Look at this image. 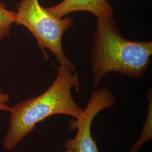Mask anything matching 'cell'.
Returning a JSON list of instances; mask_svg holds the SVG:
<instances>
[{
	"instance_id": "obj_1",
	"label": "cell",
	"mask_w": 152,
	"mask_h": 152,
	"mask_svg": "<svg viewBox=\"0 0 152 152\" xmlns=\"http://www.w3.org/2000/svg\"><path fill=\"white\" fill-rule=\"evenodd\" d=\"M75 87L79 89L76 71L60 65L56 78L47 90L35 98L21 102L11 107L10 126L3 141L4 148L11 151L32 132L38 123L51 116L62 114L76 120L84 114L71 94Z\"/></svg>"
},
{
	"instance_id": "obj_2",
	"label": "cell",
	"mask_w": 152,
	"mask_h": 152,
	"mask_svg": "<svg viewBox=\"0 0 152 152\" xmlns=\"http://www.w3.org/2000/svg\"><path fill=\"white\" fill-rule=\"evenodd\" d=\"M91 53L93 85L96 88L111 72L134 79L144 76L151 62L152 41L124 38L112 16L97 18Z\"/></svg>"
},
{
	"instance_id": "obj_3",
	"label": "cell",
	"mask_w": 152,
	"mask_h": 152,
	"mask_svg": "<svg viewBox=\"0 0 152 152\" xmlns=\"http://www.w3.org/2000/svg\"><path fill=\"white\" fill-rule=\"evenodd\" d=\"M14 23L27 28L45 56H48L45 49L49 50L60 65L75 71V66L65 55L61 42L63 34L74 25L71 16L58 18L41 5L39 0H22L18 5Z\"/></svg>"
},
{
	"instance_id": "obj_4",
	"label": "cell",
	"mask_w": 152,
	"mask_h": 152,
	"mask_svg": "<svg viewBox=\"0 0 152 152\" xmlns=\"http://www.w3.org/2000/svg\"><path fill=\"white\" fill-rule=\"evenodd\" d=\"M114 94L107 87L98 88L91 92V96L84 114L79 120H72L69 124L71 130H77L76 136L67 139L64 147L76 152H99L96 141L91 135L93 120L102 110L112 108L115 104Z\"/></svg>"
},
{
	"instance_id": "obj_5",
	"label": "cell",
	"mask_w": 152,
	"mask_h": 152,
	"mask_svg": "<svg viewBox=\"0 0 152 152\" xmlns=\"http://www.w3.org/2000/svg\"><path fill=\"white\" fill-rule=\"evenodd\" d=\"M46 9L58 18L76 11L89 12L96 18L113 15V7L108 0H63L56 5Z\"/></svg>"
},
{
	"instance_id": "obj_6",
	"label": "cell",
	"mask_w": 152,
	"mask_h": 152,
	"mask_svg": "<svg viewBox=\"0 0 152 152\" xmlns=\"http://www.w3.org/2000/svg\"><path fill=\"white\" fill-rule=\"evenodd\" d=\"M152 90L150 89L147 93L148 100V109L147 117L144 121L142 129L138 140L131 147L130 152H138L147 141L152 140Z\"/></svg>"
},
{
	"instance_id": "obj_7",
	"label": "cell",
	"mask_w": 152,
	"mask_h": 152,
	"mask_svg": "<svg viewBox=\"0 0 152 152\" xmlns=\"http://www.w3.org/2000/svg\"><path fill=\"white\" fill-rule=\"evenodd\" d=\"M15 20V12L8 10L5 5L0 2V41L10 35Z\"/></svg>"
},
{
	"instance_id": "obj_8",
	"label": "cell",
	"mask_w": 152,
	"mask_h": 152,
	"mask_svg": "<svg viewBox=\"0 0 152 152\" xmlns=\"http://www.w3.org/2000/svg\"><path fill=\"white\" fill-rule=\"evenodd\" d=\"M9 99L10 95L8 94L2 92V89L0 87V110L10 112L11 107L7 105Z\"/></svg>"
},
{
	"instance_id": "obj_9",
	"label": "cell",
	"mask_w": 152,
	"mask_h": 152,
	"mask_svg": "<svg viewBox=\"0 0 152 152\" xmlns=\"http://www.w3.org/2000/svg\"><path fill=\"white\" fill-rule=\"evenodd\" d=\"M65 152H76L75 151L71 149H66V151Z\"/></svg>"
}]
</instances>
